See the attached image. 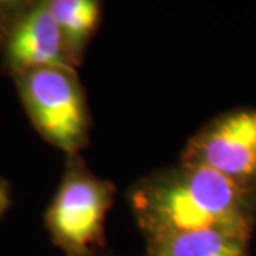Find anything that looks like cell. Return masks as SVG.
Segmentation results:
<instances>
[{"mask_svg":"<svg viewBox=\"0 0 256 256\" xmlns=\"http://www.w3.org/2000/svg\"><path fill=\"white\" fill-rule=\"evenodd\" d=\"M128 202L146 240L188 230L249 239L256 225V190L182 161L138 180Z\"/></svg>","mask_w":256,"mask_h":256,"instance_id":"6da1fadb","label":"cell"},{"mask_svg":"<svg viewBox=\"0 0 256 256\" xmlns=\"http://www.w3.org/2000/svg\"><path fill=\"white\" fill-rule=\"evenodd\" d=\"M114 198V184L94 174L80 154L66 156L44 216L53 245L64 256H107L106 220Z\"/></svg>","mask_w":256,"mask_h":256,"instance_id":"7a4b0ae2","label":"cell"},{"mask_svg":"<svg viewBox=\"0 0 256 256\" xmlns=\"http://www.w3.org/2000/svg\"><path fill=\"white\" fill-rule=\"evenodd\" d=\"M33 127L66 156L80 154L90 142L92 116L77 70L46 66L13 78Z\"/></svg>","mask_w":256,"mask_h":256,"instance_id":"3957f363","label":"cell"},{"mask_svg":"<svg viewBox=\"0 0 256 256\" xmlns=\"http://www.w3.org/2000/svg\"><path fill=\"white\" fill-rule=\"evenodd\" d=\"M0 66L12 78L46 66L73 67L48 0H0Z\"/></svg>","mask_w":256,"mask_h":256,"instance_id":"277c9868","label":"cell"},{"mask_svg":"<svg viewBox=\"0 0 256 256\" xmlns=\"http://www.w3.org/2000/svg\"><path fill=\"white\" fill-rule=\"evenodd\" d=\"M181 161L256 190V107L235 108L208 121L190 138Z\"/></svg>","mask_w":256,"mask_h":256,"instance_id":"5b68a950","label":"cell"},{"mask_svg":"<svg viewBox=\"0 0 256 256\" xmlns=\"http://www.w3.org/2000/svg\"><path fill=\"white\" fill-rule=\"evenodd\" d=\"M48 8L60 30L68 62L77 68L100 28L102 4L97 0H48Z\"/></svg>","mask_w":256,"mask_h":256,"instance_id":"8992f818","label":"cell"},{"mask_svg":"<svg viewBox=\"0 0 256 256\" xmlns=\"http://www.w3.org/2000/svg\"><path fill=\"white\" fill-rule=\"evenodd\" d=\"M144 256H250L249 239L220 230H188L148 239Z\"/></svg>","mask_w":256,"mask_h":256,"instance_id":"52a82bcc","label":"cell"},{"mask_svg":"<svg viewBox=\"0 0 256 256\" xmlns=\"http://www.w3.org/2000/svg\"><path fill=\"white\" fill-rule=\"evenodd\" d=\"M10 201H12V198H10L9 184L0 180V218L6 214V210H9Z\"/></svg>","mask_w":256,"mask_h":256,"instance_id":"ba28073f","label":"cell"}]
</instances>
